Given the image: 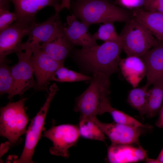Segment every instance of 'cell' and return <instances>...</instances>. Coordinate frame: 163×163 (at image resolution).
<instances>
[{
	"mask_svg": "<svg viewBox=\"0 0 163 163\" xmlns=\"http://www.w3.org/2000/svg\"><path fill=\"white\" fill-rule=\"evenodd\" d=\"M122 50L121 41H107L73 52L75 58L93 73H101L110 77L118 71Z\"/></svg>",
	"mask_w": 163,
	"mask_h": 163,
	"instance_id": "obj_2",
	"label": "cell"
},
{
	"mask_svg": "<svg viewBox=\"0 0 163 163\" xmlns=\"http://www.w3.org/2000/svg\"><path fill=\"white\" fill-rule=\"evenodd\" d=\"M145 160L146 163H163V148L156 159L150 158L147 157Z\"/></svg>",
	"mask_w": 163,
	"mask_h": 163,
	"instance_id": "obj_30",
	"label": "cell"
},
{
	"mask_svg": "<svg viewBox=\"0 0 163 163\" xmlns=\"http://www.w3.org/2000/svg\"><path fill=\"white\" fill-rule=\"evenodd\" d=\"M114 22L103 23L93 36L97 41L100 40L104 42L121 41L119 35L117 33Z\"/></svg>",
	"mask_w": 163,
	"mask_h": 163,
	"instance_id": "obj_24",
	"label": "cell"
},
{
	"mask_svg": "<svg viewBox=\"0 0 163 163\" xmlns=\"http://www.w3.org/2000/svg\"><path fill=\"white\" fill-rule=\"evenodd\" d=\"M159 113V117L156 123V125L160 128H163V104Z\"/></svg>",
	"mask_w": 163,
	"mask_h": 163,
	"instance_id": "obj_33",
	"label": "cell"
},
{
	"mask_svg": "<svg viewBox=\"0 0 163 163\" xmlns=\"http://www.w3.org/2000/svg\"><path fill=\"white\" fill-rule=\"evenodd\" d=\"M68 2H71V0H66Z\"/></svg>",
	"mask_w": 163,
	"mask_h": 163,
	"instance_id": "obj_34",
	"label": "cell"
},
{
	"mask_svg": "<svg viewBox=\"0 0 163 163\" xmlns=\"http://www.w3.org/2000/svg\"><path fill=\"white\" fill-rule=\"evenodd\" d=\"M163 103V82L153 85L148 89V102L145 114L152 118L159 112Z\"/></svg>",
	"mask_w": 163,
	"mask_h": 163,
	"instance_id": "obj_21",
	"label": "cell"
},
{
	"mask_svg": "<svg viewBox=\"0 0 163 163\" xmlns=\"http://www.w3.org/2000/svg\"><path fill=\"white\" fill-rule=\"evenodd\" d=\"M78 126L80 136L83 138L105 142V135L92 118H80Z\"/></svg>",
	"mask_w": 163,
	"mask_h": 163,
	"instance_id": "obj_22",
	"label": "cell"
},
{
	"mask_svg": "<svg viewBox=\"0 0 163 163\" xmlns=\"http://www.w3.org/2000/svg\"><path fill=\"white\" fill-rule=\"evenodd\" d=\"M30 61L36 79L34 88L48 91L50 78L63 64L54 60L42 50L33 52Z\"/></svg>",
	"mask_w": 163,
	"mask_h": 163,
	"instance_id": "obj_11",
	"label": "cell"
},
{
	"mask_svg": "<svg viewBox=\"0 0 163 163\" xmlns=\"http://www.w3.org/2000/svg\"><path fill=\"white\" fill-rule=\"evenodd\" d=\"M16 53L18 61L11 67L14 84L11 93L8 95L9 99L15 95H21L28 90L34 88L36 84L30 61L32 51L29 49H25Z\"/></svg>",
	"mask_w": 163,
	"mask_h": 163,
	"instance_id": "obj_8",
	"label": "cell"
},
{
	"mask_svg": "<svg viewBox=\"0 0 163 163\" xmlns=\"http://www.w3.org/2000/svg\"><path fill=\"white\" fill-rule=\"evenodd\" d=\"M71 9L77 18L89 26L109 22L126 23L133 18L132 13L107 0L72 1Z\"/></svg>",
	"mask_w": 163,
	"mask_h": 163,
	"instance_id": "obj_3",
	"label": "cell"
},
{
	"mask_svg": "<svg viewBox=\"0 0 163 163\" xmlns=\"http://www.w3.org/2000/svg\"><path fill=\"white\" fill-rule=\"evenodd\" d=\"M8 62L0 63V94L8 95L11 93L14 84V79L11 67L7 65Z\"/></svg>",
	"mask_w": 163,
	"mask_h": 163,
	"instance_id": "obj_25",
	"label": "cell"
},
{
	"mask_svg": "<svg viewBox=\"0 0 163 163\" xmlns=\"http://www.w3.org/2000/svg\"><path fill=\"white\" fill-rule=\"evenodd\" d=\"M10 146V143L9 141L1 144L0 145V158L7 152Z\"/></svg>",
	"mask_w": 163,
	"mask_h": 163,
	"instance_id": "obj_32",
	"label": "cell"
},
{
	"mask_svg": "<svg viewBox=\"0 0 163 163\" xmlns=\"http://www.w3.org/2000/svg\"><path fill=\"white\" fill-rule=\"evenodd\" d=\"M60 19L59 14L55 13L45 21L32 24L25 42L22 43V50L29 49L32 53L42 50L55 33Z\"/></svg>",
	"mask_w": 163,
	"mask_h": 163,
	"instance_id": "obj_10",
	"label": "cell"
},
{
	"mask_svg": "<svg viewBox=\"0 0 163 163\" xmlns=\"http://www.w3.org/2000/svg\"><path fill=\"white\" fill-rule=\"evenodd\" d=\"M140 56L146 67V84L150 86L163 82V42Z\"/></svg>",
	"mask_w": 163,
	"mask_h": 163,
	"instance_id": "obj_15",
	"label": "cell"
},
{
	"mask_svg": "<svg viewBox=\"0 0 163 163\" xmlns=\"http://www.w3.org/2000/svg\"><path fill=\"white\" fill-rule=\"evenodd\" d=\"M18 18L17 14L15 12L8 10L0 12V32L9 26Z\"/></svg>",
	"mask_w": 163,
	"mask_h": 163,
	"instance_id": "obj_28",
	"label": "cell"
},
{
	"mask_svg": "<svg viewBox=\"0 0 163 163\" xmlns=\"http://www.w3.org/2000/svg\"><path fill=\"white\" fill-rule=\"evenodd\" d=\"M63 26L59 19L55 33L42 50L54 60L64 64L66 59L75 46L66 35Z\"/></svg>",
	"mask_w": 163,
	"mask_h": 163,
	"instance_id": "obj_13",
	"label": "cell"
},
{
	"mask_svg": "<svg viewBox=\"0 0 163 163\" xmlns=\"http://www.w3.org/2000/svg\"><path fill=\"white\" fill-rule=\"evenodd\" d=\"M132 17L147 29L159 41L163 42V13L140 8L133 10Z\"/></svg>",
	"mask_w": 163,
	"mask_h": 163,
	"instance_id": "obj_19",
	"label": "cell"
},
{
	"mask_svg": "<svg viewBox=\"0 0 163 163\" xmlns=\"http://www.w3.org/2000/svg\"><path fill=\"white\" fill-rule=\"evenodd\" d=\"M63 0H11L17 14V20L27 21H35L36 14L47 6L53 7L55 13L59 14L62 10Z\"/></svg>",
	"mask_w": 163,
	"mask_h": 163,
	"instance_id": "obj_16",
	"label": "cell"
},
{
	"mask_svg": "<svg viewBox=\"0 0 163 163\" xmlns=\"http://www.w3.org/2000/svg\"><path fill=\"white\" fill-rule=\"evenodd\" d=\"M148 0H115V3L125 9L135 10L144 8Z\"/></svg>",
	"mask_w": 163,
	"mask_h": 163,
	"instance_id": "obj_27",
	"label": "cell"
},
{
	"mask_svg": "<svg viewBox=\"0 0 163 163\" xmlns=\"http://www.w3.org/2000/svg\"><path fill=\"white\" fill-rule=\"evenodd\" d=\"M109 113L116 123L134 128H151V126L144 125L130 115L113 107Z\"/></svg>",
	"mask_w": 163,
	"mask_h": 163,
	"instance_id": "obj_26",
	"label": "cell"
},
{
	"mask_svg": "<svg viewBox=\"0 0 163 163\" xmlns=\"http://www.w3.org/2000/svg\"><path fill=\"white\" fill-rule=\"evenodd\" d=\"M149 86L146 84L141 87L133 88L128 93V103L133 108L138 111L141 116L146 113Z\"/></svg>",
	"mask_w": 163,
	"mask_h": 163,
	"instance_id": "obj_20",
	"label": "cell"
},
{
	"mask_svg": "<svg viewBox=\"0 0 163 163\" xmlns=\"http://www.w3.org/2000/svg\"><path fill=\"white\" fill-rule=\"evenodd\" d=\"M112 143L107 150V159L112 163H135L145 160L148 152L141 146Z\"/></svg>",
	"mask_w": 163,
	"mask_h": 163,
	"instance_id": "obj_14",
	"label": "cell"
},
{
	"mask_svg": "<svg viewBox=\"0 0 163 163\" xmlns=\"http://www.w3.org/2000/svg\"><path fill=\"white\" fill-rule=\"evenodd\" d=\"M144 10L163 13V0H148Z\"/></svg>",
	"mask_w": 163,
	"mask_h": 163,
	"instance_id": "obj_29",
	"label": "cell"
},
{
	"mask_svg": "<svg viewBox=\"0 0 163 163\" xmlns=\"http://www.w3.org/2000/svg\"><path fill=\"white\" fill-rule=\"evenodd\" d=\"M43 136L53 142L49 150L51 155L67 158L70 155L69 149L76 145L80 135L78 126L67 124L56 126L53 122L49 129L43 131Z\"/></svg>",
	"mask_w": 163,
	"mask_h": 163,
	"instance_id": "obj_7",
	"label": "cell"
},
{
	"mask_svg": "<svg viewBox=\"0 0 163 163\" xmlns=\"http://www.w3.org/2000/svg\"><path fill=\"white\" fill-rule=\"evenodd\" d=\"M11 0H0V12L9 10Z\"/></svg>",
	"mask_w": 163,
	"mask_h": 163,
	"instance_id": "obj_31",
	"label": "cell"
},
{
	"mask_svg": "<svg viewBox=\"0 0 163 163\" xmlns=\"http://www.w3.org/2000/svg\"><path fill=\"white\" fill-rule=\"evenodd\" d=\"M119 67L124 78L133 87H137L146 76L145 64L140 56H127L120 59Z\"/></svg>",
	"mask_w": 163,
	"mask_h": 163,
	"instance_id": "obj_18",
	"label": "cell"
},
{
	"mask_svg": "<svg viewBox=\"0 0 163 163\" xmlns=\"http://www.w3.org/2000/svg\"><path fill=\"white\" fill-rule=\"evenodd\" d=\"M126 23L119 35L123 49L127 56H140L160 42L133 18Z\"/></svg>",
	"mask_w": 163,
	"mask_h": 163,
	"instance_id": "obj_5",
	"label": "cell"
},
{
	"mask_svg": "<svg viewBox=\"0 0 163 163\" xmlns=\"http://www.w3.org/2000/svg\"><path fill=\"white\" fill-rule=\"evenodd\" d=\"M27 98L9 102L0 109V134L6 138L10 146L17 142L26 132L29 121L24 106Z\"/></svg>",
	"mask_w": 163,
	"mask_h": 163,
	"instance_id": "obj_4",
	"label": "cell"
},
{
	"mask_svg": "<svg viewBox=\"0 0 163 163\" xmlns=\"http://www.w3.org/2000/svg\"><path fill=\"white\" fill-rule=\"evenodd\" d=\"M34 21L17 20L0 32V63L9 62L6 56L22 50L23 38L27 36L30 26Z\"/></svg>",
	"mask_w": 163,
	"mask_h": 163,
	"instance_id": "obj_9",
	"label": "cell"
},
{
	"mask_svg": "<svg viewBox=\"0 0 163 163\" xmlns=\"http://www.w3.org/2000/svg\"><path fill=\"white\" fill-rule=\"evenodd\" d=\"M58 90L54 83L49 88L46 100L36 116L32 119L26 132L25 144L20 157L14 160V163H33L32 157L35 147L41 138L44 127L46 115L51 101Z\"/></svg>",
	"mask_w": 163,
	"mask_h": 163,
	"instance_id": "obj_6",
	"label": "cell"
},
{
	"mask_svg": "<svg viewBox=\"0 0 163 163\" xmlns=\"http://www.w3.org/2000/svg\"></svg>",
	"mask_w": 163,
	"mask_h": 163,
	"instance_id": "obj_35",
	"label": "cell"
},
{
	"mask_svg": "<svg viewBox=\"0 0 163 163\" xmlns=\"http://www.w3.org/2000/svg\"><path fill=\"white\" fill-rule=\"evenodd\" d=\"M95 123L112 143L139 145V138L142 128L133 127L113 122L107 123L92 118Z\"/></svg>",
	"mask_w": 163,
	"mask_h": 163,
	"instance_id": "obj_12",
	"label": "cell"
},
{
	"mask_svg": "<svg viewBox=\"0 0 163 163\" xmlns=\"http://www.w3.org/2000/svg\"><path fill=\"white\" fill-rule=\"evenodd\" d=\"M92 77L78 73L62 66L58 69L50 77L49 81L75 82L91 80Z\"/></svg>",
	"mask_w": 163,
	"mask_h": 163,
	"instance_id": "obj_23",
	"label": "cell"
},
{
	"mask_svg": "<svg viewBox=\"0 0 163 163\" xmlns=\"http://www.w3.org/2000/svg\"><path fill=\"white\" fill-rule=\"evenodd\" d=\"M88 88L76 99L74 111L80 119L92 118L109 113L113 107L109 97L110 76L101 73H93Z\"/></svg>",
	"mask_w": 163,
	"mask_h": 163,
	"instance_id": "obj_1",
	"label": "cell"
},
{
	"mask_svg": "<svg viewBox=\"0 0 163 163\" xmlns=\"http://www.w3.org/2000/svg\"><path fill=\"white\" fill-rule=\"evenodd\" d=\"M66 19L67 26L64 25V30L74 45L86 48L97 44L93 35L89 32L88 25L78 21L72 13L68 15Z\"/></svg>",
	"mask_w": 163,
	"mask_h": 163,
	"instance_id": "obj_17",
	"label": "cell"
}]
</instances>
